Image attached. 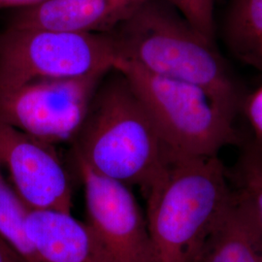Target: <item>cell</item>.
I'll list each match as a JSON object with an SVG mask.
<instances>
[{
    "label": "cell",
    "mask_w": 262,
    "mask_h": 262,
    "mask_svg": "<svg viewBox=\"0 0 262 262\" xmlns=\"http://www.w3.org/2000/svg\"><path fill=\"white\" fill-rule=\"evenodd\" d=\"M74 143V156L104 177L144 194L165 168L168 151L126 78L114 69L99 84Z\"/></svg>",
    "instance_id": "6da1fadb"
},
{
    "label": "cell",
    "mask_w": 262,
    "mask_h": 262,
    "mask_svg": "<svg viewBox=\"0 0 262 262\" xmlns=\"http://www.w3.org/2000/svg\"><path fill=\"white\" fill-rule=\"evenodd\" d=\"M121 59L156 75L194 84L234 117L239 96L213 41L166 0H150L112 31Z\"/></svg>",
    "instance_id": "7a4b0ae2"
},
{
    "label": "cell",
    "mask_w": 262,
    "mask_h": 262,
    "mask_svg": "<svg viewBox=\"0 0 262 262\" xmlns=\"http://www.w3.org/2000/svg\"><path fill=\"white\" fill-rule=\"evenodd\" d=\"M215 157L169 154L147 198V224L156 262H197L231 196Z\"/></svg>",
    "instance_id": "3957f363"
},
{
    "label": "cell",
    "mask_w": 262,
    "mask_h": 262,
    "mask_svg": "<svg viewBox=\"0 0 262 262\" xmlns=\"http://www.w3.org/2000/svg\"><path fill=\"white\" fill-rule=\"evenodd\" d=\"M115 69L128 81L170 155L215 157L236 140L233 117L201 88L152 74L123 59Z\"/></svg>",
    "instance_id": "277c9868"
},
{
    "label": "cell",
    "mask_w": 262,
    "mask_h": 262,
    "mask_svg": "<svg viewBox=\"0 0 262 262\" xmlns=\"http://www.w3.org/2000/svg\"><path fill=\"white\" fill-rule=\"evenodd\" d=\"M121 59L111 34L8 27L0 33V90L40 79L110 72Z\"/></svg>",
    "instance_id": "5b68a950"
},
{
    "label": "cell",
    "mask_w": 262,
    "mask_h": 262,
    "mask_svg": "<svg viewBox=\"0 0 262 262\" xmlns=\"http://www.w3.org/2000/svg\"><path fill=\"white\" fill-rule=\"evenodd\" d=\"M108 73L40 79L0 90V122L56 147L73 142Z\"/></svg>",
    "instance_id": "8992f818"
},
{
    "label": "cell",
    "mask_w": 262,
    "mask_h": 262,
    "mask_svg": "<svg viewBox=\"0 0 262 262\" xmlns=\"http://www.w3.org/2000/svg\"><path fill=\"white\" fill-rule=\"evenodd\" d=\"M85 202L84 225L107 262H156L146 217L130 187L74 156Z\"/></svg>",
    "instance_id": "52a82bcc"
},
{
    "label": "cell",
    "mask_w": 262,
    "mask_h": 262,
    "mask_svg": "<svg viewBox=\"0 0 262 262\" xmlns=\"http://www.w3.org/2000/svg\"><path fill=\"white\" fill-rule=\"evenodd\" d=\"M0 171L30 211L71 213L73 186L56 146L0 122Z\"/></svg>",
    "instance_id": "ba28073f"
},
{
    "label": "cell",
    "mask_w": 262,
    "mask_h": 262,
    "mask_svg": "<svg viewBox=\"0 0 262 262\" xmlns=\"http://www.w3.org/2000/svg\"><path fill=\"white\" fill-rule=\"evenodd\" d=\"M150 0H49L17 11L8 27L108 34Z\"/></svg>",
    "instance_id": "9c48e42d"
},
{
    "label": "cell",
    "mask_w": 262,
    "mask_h": 262,
    "mask_svg": "<svg viewBox=\"0 0 262 262\" xmlns=\"http://www.w3.org/2000/svg\"><path fill=\"white\" fill-rule=\"evenodd\" d=\"M197 262H262V227L242 189L232 192Z\"/></svg>",
    "instance_id": "30bf717a"
},
{
    "label": "cell",
    "mask_w": 262,
    "mask_h": 262,
    "mask_svg": "<svg viewBox=\"0 0 262 262\" xmlns=\"http://www.w3.org/2000/svg\"><path fill=\"white\" fill-rule=\"evenodd\" d=\"M27 228L41 262H107L84 223L71 213L29 210Z\"/></svg>",
    "instance_id": "8fae6325"
},
{
    "label": "cell",
    "mask_w": 262,
    "mask_h": 262,
    "mask_svg": "<svg viewBox=\"0 0 262 262\" xmlns=\"http://www.w3.org/2000/svg\"><path fill=\"white\" fill-rule=\"evenodd\" d=\"M225 29L235 55L262 71V0H233Z\"/></svg>",
    "instance_id": "7c38bea8"
},
{
    "label": "cell",
    "mask_w": 262,
    "mask_h": 262,
    "mask_svg": "<svg viewBox=\"0 0 262 262\" xmlns=\"http://www.w3.org/2000/svg\"><path fill=\"white\" fill-rule=\"evenodd\" d=\"M197 30L213 41L215 0H166Z\"/></svg>",
    "instance_id": "4fadbf2b"
},
{
    "label": "cell",
    "mask_w": 262,
    "mask_h": 262,
    "mask_svg": "<svg viewBox=\"0 0 262 262\" xmlns=\"http://www.w3.org/2000/svg\"><path fill=\"white\" fill-rule=\"evenodd\" d=\"M241 172V189L250 199L262 227V152L247 155Z\"/></svg>",
    "instance_id": "5bb4252c"
},
{
    "label": "cell",
    "mask_w": 262,
    "mask_h": 262,
    "mask_svg": "<svg viewBox=\"0 0 262 262\" xmlns=\"http://www.w3.org/2000/svg\"><path fill=\"white\" fill-rule=\"evenodd\" d=\"M247 113L255 137L262 147V85L250 97L247 105Z\"/></svg>",
    "instance_id": "9a60e30c"
},
{
    "label": "cell",
    "mask_w": 262,
    "mask_h": 262,
    "mask_svg": "<svg viewBox=\"0 0 262 262\" xmlns=\"http://www.w3.org/2000/svg\"><path fill=\"white\" fill-rule=\"evenodd\" d=\"M47 1L49 0H0V9L13 8L17 9V11L29 9Z\"/></svg>",
    "instance_id": "2e32d148"
},
{
    "label": "cell",
    "mask_w": 262,
    "mask_h": 262,
    "mask_svg": "<svg viewBox=\"0 0 262 262\" xmlns=\"http://www.w3.org/2000/svg\"><path fill=\"white\" fill-rule=\"evenodd\" d=\"M0 262H27L0 235Z\"/></svg>",
    "instance_id": "e0dca14e"
}]
</instances>
